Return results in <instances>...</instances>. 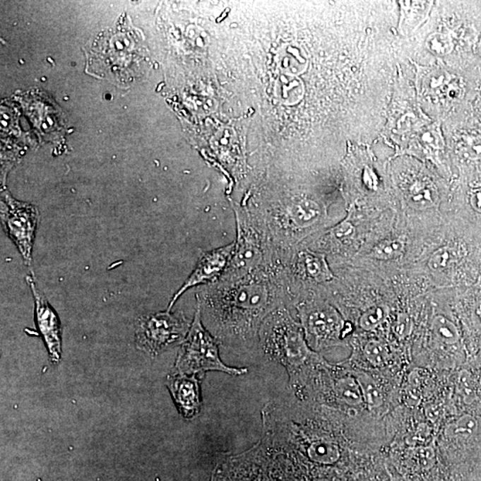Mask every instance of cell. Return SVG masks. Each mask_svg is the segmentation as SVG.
Segmentation results:
<instances>
[{
    "label": "cell",
    "instance_id": "3",
    "mask_svg": "<svg viewBox=\"0 0 481 481\" xmlns=\"http://www.w3.org/2000/svg\"><path fill=\"white\" fill-rule=\"evenodd\" d=\"M237 221L234 250L221 281H234L275 261L267 233L247 207H234Z\"/></svg>",
    "mask_w": 481,
    "mask_h": 481
},
{
    "label": "cell",
    "instance_id": "2",
    "mask_svg": "<svg viewBox=\"0 0 481 481\" xmlns=\"http://www.w3.org/2000/svg\"><path fill=\"white\" fill-rule=\"evenodd\" d=\"M259 345L263 352L287 371L291 391L302 387L306 371L317 360L309 350L302 326L297 323L287 307L273 311L259 329Z\"/></svg>",
    "mask_w": 481,
    "mask_h": 481
},
{
    "label": "cell",
    "instance_id": "23",
    "mask_svg": "<svg viewBox=\"0 0 481 481\" xmlns=\"http://www.w3.org/2000/svg\"><path fill=\"white\" fill-rule=\"evenodd\" d=\"M411 328V321L409 319L408 315H405V314L399 315L394 328L396 334H397L398 337L404 338L410 333Z\"/></svg>",
    "mask_w": 481,
    "mask_h": 481
},
{
    "label": "cell",
    "instance_id": "22",
    "mask_svg": "<svg viewBox=\"0 0 481 481\" xmlns=\"http://www.w3.org/2000/svg\"><path fill=\"white\" fill-rule=\"evenodd\" d=\"M428 49L431 51L433 54H439V56H443V54H446L450 52L452 49L451 40L448 35L441 33L433 34L427 40L426 42Z\"/></svg>",
    "mask_w": 481,
    "mask_h": 481
},
{
    "label": "cell",
    "instance_id": "21",
    "mask_svg": "<svg viewBox=\"0 0 481 481\" xmlns=\"http://www.w3.org/2000/svg\"><path fill=\"white\" fill-rule=\"evenodd\" d=\"M351 216H352V210H350V213L342 222L336 225L331 230L330 234L332 235L333 239L342 242L354 237V235L356 234V227L354 226Z\"/></svg>",
    "mask_w": 481,
    "mask_h": 481
},
{
    "label": "cell",
    "instance_id": "9",
    "mask_svg": "<svg viewBox=\"0 0 481 481\" xmlns=\"http://www.w3.org/2000/svg\"><path fill=\"white\" fill-rule=\"evenodd\" d=\"M234 241L223 247L204 252L198 261L189 278L186 280L179 291L174 295L170 300L168 309L172 311L177 300L189 290L196 286L214 284L220 279L231 261L234 250Z\"/></svg>",
    "mask_w": 481,
    "mask_h": 481
},
{
    "label": "cell",
    "instance_id": "4",
    "mask_svg": "<svg viewBox=\"0 0 481 481\" xmlns=\"http://www.w3.org/2000/svg\"><path fill=\"white\" fill-rule=\"evenodd\" d=\"M218 344L213 334L203 326L201 307L197 302L189 333L177 355L175 364L177 374L203 375L208 371L223 372L235 376L247 374V368L230 367L222 362Z\"/></svg>",
    "mask_w": 481,
    "mask_h": 481
},
{
    "label": "cell",
    "instance_id": "25",
    "mask_svg": "<svg viewBox=\"0 0 481 481\" xmlns=\"http://www.w3.org/2000/svg\"><path fill=\"white\" fill-rule=\"evenodd\" d=\"M470 204H472L474 210L481 213V191H477L473 194L470 197Z\"/></svg>",
    "mask_w": 481,
    "mask_h": 481
},
{
    "label": "cell",
    "instance_id": "5",
    "mask_svg": "<svg viewBox=\"0 0 481 481\" xmlns=\"http://www.w3.org/2000/svg\"><path fill=\"white\" fill-rule=\"evenodd\" d=\"M191 325L182 312L166 310L143 316L136 323V345L139 350L157 356L169 348L183 343Z\"/></svg>",
    "mask_w": 481,
    "mask_h": 481
},
{
    "label": "cell",
    "instance_id": "10",
    "mask_svg": "<svg viewBox=\"0 0 481 481\" xmlns=\"http://www.w3.org/2000/svg\"><path fill=\"white\" fill-rule=\"evenodd\" d=\"M35 302V316L37 326L49 350L51 360L54 364L59 363L62 355V330L59 319L54 309L39 290L32 276H27Z\"/></svg>",
    "mask_w": 481,
    "mask_h": 481
},
{
    "label": "cell",
    "instance_id": "15",
    "mask_svg": "<svg viewBox=\"0 0 481 481\" xmlns=\"http://www.w3.org/2000/svg\"><path fill=\"white\" fill-rule=\"evenodd\" d=\"M402 20L400 26H404L408 30L414 29L419 23H421L428 13V3L426 2H401Z\"/></svg>",
    "mask_w": 481,
    "mask_h": 481
},
{
    "label": "cell",
    "instance_id": "6",
    "mask_svg": "<svg viewBox=\"0 0 481 481\" xmlns=\"http://www.w3.org/2000/svg\"><path fill=\"white\" fill-rule=\"evenodd\" d=\"M306 340L316 349L334 345L350 333V323L343 322L342 316L327 303L299 299L295 303Z\"/></svg>",
    "mask_w": 481,
    "mask_h": 481
},
{
    "label": "cell",
    "instance_id": "13",
    "mask_svg": "<svg viewBox=\"0 0 481 481\" xmlns=\"http://www.w3.org/2000/svg\"><path fill=\"white\" fill-rule=\"evenodd\" d=\"M405 237H401L385 240L375 245L371 256L379 261H391L400 257L405 251Z\"/></svg>",
    "mask_w": 481,
    "mask_h": 481
},
{
    "label": "cell",
    "instance_id": "8",
    "mask_svg": "<svg viewBox=\"0 0 481 481\" xmlns=\"http://www.w3.org/2000/svg\"><path fill=\"white\" fill-rule=\"evenodd\" d=\"M121 32L118 30L116 33H105L103 39L98 40V45L103 46L102 49H95V57L97 56V60L100 62L98 67L103 66L104 74L117 73L118 76H122V70L131 66L133 59L138 57L139 42L131 40V33Z\"/></svg>",
    "mask_w": 481,
    "mask_h": 481
},
{
    "label": "cell",
    "instance_id": "18",
    "mask_svg": "<svg viewBox=\"0 0 481 481\" xmlns=\"http://www.w3.org/2000/svg\"><path fill=\"white\" fill-rule=\"evenodd\" d=\"M477 429V422L472 415H463L446 428V435L451 438H470Z\"/></svg>",
    "mask_w": 481,
    "mask_h": 481
},
{
    "label": "cell",
    "instance_id": "20",
    "mask_svg": "<svg viewBox=\"0 0 481 481\" xmlns=\"http://www.w3.org/2000/svg\"><path fill=\"white\" fill-rule=\"evenodd\" d=\"M364 353L367 360L374 366H381L386 363L388 357L386 347L376 340H371L364 347Z\"/></svg>",
    "mask_w": 481,
    "mask_h": 481
},
{
    "label": "cell",
    "instance_id": "17",
    "mask_svg": "<svg viewBox=\"0 0 481 481\" xmlns=\"http://www.w3.org/2000/svg\"><path fill=\"white\" fill-rule=\"evenodd\" d=\"M432 330L440 342L452 345L458 342L460 334L455 323L445 316H436L432 321Z\"/></svg>",
    "mask_w": 481,
    "mask_h": 481
},
{
    "label": "cell",
    "instance_id": "11",
    "mask_svg": "<svg viewBox=\"0 0 481 481\" xmlns=\"http://www.w3.org/2000/svg\"><path fill=\"white\" fill-rule=\"evenodd\" d=\"M203 375L177 374L167 378V387L184 418L193 419L199 414L201 400L200 377Z\"/></svg>",
    "mask_w": 481,
    "mask_h": 481
},
{
    "label": "cell",
    "instance_id": "12",
    "mask_svg": "<svg viewBox=\"0 0 481 481\" xmlns=\"http://www.w3.org/2000/svg\"><path fill=\"white\" fill-rule=\"evenodd\" d=\"M333 391L336 398L348 405H358L364 401L362 391L353 374L337 379Z\"/></svg>",
    "mask_w": 481,
    "mask_h": 481
},
{
    "label": "cell",
    "instance_id": "16",
    "mask_svg": "<svg viewBox=\"0 0 481 481\" xmlns=\"http://www.w3.org/2000/svg\"><path fill=\"white\" fill-rule=\"evenodd\" d=\"M459 258L456 247H444L437 250L429 259L428 267L434 272H442L449 269Z\"/></svg>",
    "mask_w": 481,
    "mask_h": 481
},
{
    "label": "cell",
    "instance_id": "1",
    "mask_svg": "<svg viewBox=\"0 0 481 481\" xmlns=\"http://www.w3.org/2000/svg\"><path fill=\"white\" fill-rule=\"evenodd\" d=\"M196 299L218 343L237 350L259 344L265 319L275 309L292 305L284 267L278 261L234 281L218 280Z\"/></svg>",
    "mask_w": 481,
    "mask_h": 481
},
{
    "label": "cell",
    "instance_id": "19",
    "mask_svg": "<svg viewBox=\"0 0 481 481\" xmlns=\"http://www.w3.org/2000/svg\"><path fill=\"white\" fill-rule=\"evenodd\" d=\"M388 315V308L387 306L374 307L361 316L360 326L361 328L366 331L373 330L380 326L387 319Z\"/></svg>",
    "mask_w": 481,
    "mask_h": 481
},
{
    "label": "cell",
    "instance_id": "14",
    "mask_svg": "<svg viewBox=\"0 0 481 481\" xmlns=\"http://www.w3.org/2000/svg\"><path fill=\"white\" fill-rule=\"evenodd\" d=\"M355 378L357 379L358 384L362 391L364 400L367 402L370 408L381 407L384 403V397L381 395L380 388L375 384V381L369 375L364 373H355L352 372Z\"/></svg>",
    "mask_w": 481,
    "mask_h": 481
},
{
    "label": "cell",
    "instance_id": "24",
    "mask_svg": "<svg viewBox=\"0 0 481 481\" xmlns=\"http://www.w3.org/2000/svg\"><path fill=\"white\" fill-rule=\"evenodd\" d=\"M473 322L475 323L477 328L481 331V302H477L473 309Z\"/></svg>",
    "mask_w": 481,
    "mask_h": 481
},
{
    "label": "cell",
    "instance_id": "7",
    "mask_svg": "<svg viewBox=\"0 0 481 481\" xmlns=\"http://www.w3.org/2000/svg\"><path fill=\"white\" fill-rule=\"evenodd\" d=\"M1 223L3 230L16 245L25 264L30 267L32 263V249L39 224L40 214L32 204L19 202L9 194L1 200Z\"/></svg>",
    "mask_w": 481,
    "mask_h": 481
}]
</instances>
